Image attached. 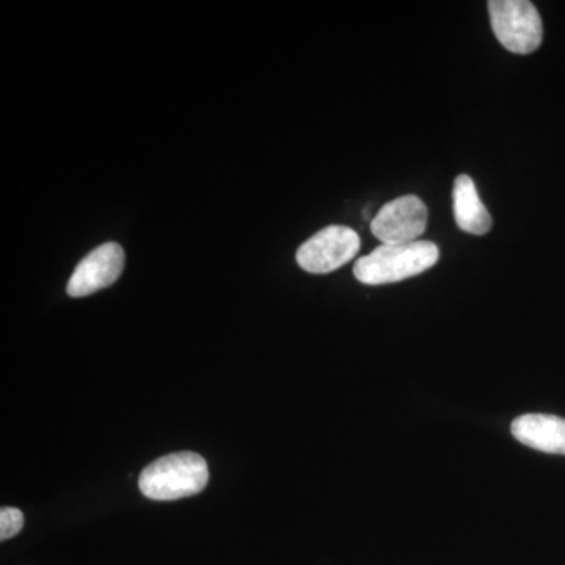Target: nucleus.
<instances>
[{
    "instance_id": "f257e3e1",
    "label": "nucleus",
    "mask_w": 565,
    "mask_h": 565,
    "mask_svg": "<svg viewBox=\"0 0 565 565\" xmlns=\"http://www.w3.org/2000/svg\"><path fill=\"white\" fill-rule=\"evenodd\" d=\"M438 258L440 250L429 241L384 244L360 258L353 266V275L363 285H390L426 273Z\"/></svg>"
},
{
    "instance_id": "f03ea898",
    "label": "nucleus",
    "mask_w": 565,
    "mask_h": 565,
    "mask_svg": "<svg viewBox=\"0 0 565 565\" xmlns=\"http://www.w3.org/2000/svg\"><path fill=\"white\" fill-rule=\"evenodd\" d=\"M210 482V467L196 452L163 456L140 473L139 489L154 501H174L199 494Z\"/></svg>"
},
{
    "instance_id": "7ed1b4c3",
    "label": "nucleus",
    "mask_w": 565,
    "mask_h": 565,
    "mask_svg": "<svg viewBox=\"0 0 565 565\" xmlns=\"http://www.w3.org/2000/svg\"><path fill=\"white\" fill-rule=\"evenodd\" d=\"M490 24L494 36L514 54L537 51L544 39L541 14L527 0H490Z\"/></svg>"
},
{
    "instance_id": "20e7f679",
    "label": "nucleus",
    "mask_w": 565,
    "mask_h": 565,
    "mask_svg": "<svg viewBox=\"0 0 565 565\" xmlns=\"http://www.w3.org/2000/svg\"><path fill=\"white\" fill-rule=\"evenodd\" d=\"M360 236L343 225L327 226L297 250V263L305 273L330 274L355 258Z\"/></svg>"
},
{
    "instance_id": "39448f33",
    "label": "nucleus",
    "mask_w": 565,
    "mask_h": 565,
    "mask_svg": "<svg viewBox=\"0 0 565 565\" xmlns=\"http://www.w3.org/2000/svg\"><path fill=\"white\" fill-rule=\"evenodd\" d=\"M427 226V207L416 195L386 203L371 222V232L384 244L415 243Z\"/></svg>"
},
{
    "instance_id": "423d86ee",
    "label": "nucleus",
    "mask_w": 565,
    "mask_h": 565,
    "mask_svg": "<svg viewBox=\"0 0 565 565\" xmlns=\"http://www.w3.org/2000/svg\"><path fill=\"white\" fill-rule=\"evenodd\" d=\"M125 262V250L120 244L99 245L77 264L66 286V292L74 299H79L109 288L121 277Z\"/></svg>"
},
{
    "instance_id": "0eeeda50",
    "label": "nucleus",
    "mask_w": 565,
    "mask_h": 565,
    "mask_svg": "<svg viewBox=\"0 0 565 565\" xmlns=\"http://www.w3.org/2000/svg\"><path fill=\"white\" fill-rule=\"evenodd\" d=\"M520 444L535 451L565 456V419L559 416L531 414L519 416L511 426Z\"/></svg>"
},
{
    "instance_id": "6e6552de",
    "label": "nucleus",
    "mask_w": 565,
    "mask_h": 565,
    "mask_svg": "<svg viewBox=\"0 0 565 565\" xmlns=\"http://www.w3.org/2000/svg\"><path fill=\"white\" fill-rule=\"evenodd\" d=\"M452 204L457 226L465 233L484 236L492 228V215L479 199L475 181L468 174L456 178L452 188Z\"/></svg>"
},
{
    "instance_id": "1a4fd4ad",
    "label": "nucleus",
    "mask_w": 565,
    "mask_h": 565,
    "mask_svg": "<svg viewBox=\"0 0 565 565\" xmlns=\"http://www.w3.org/2000/svg\"><path fill=\"white\" fill-rule=\"evenodd\" d=\"M24 526V514L17 508L0 509V541L6 542L20 534Z\"/></svg>"
}]
</instances>
